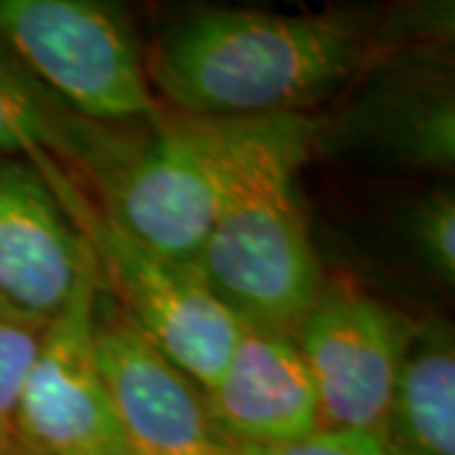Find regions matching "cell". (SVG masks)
I'll return each instance as SVG.
<instances>
[{
    "label": "cell",
    "instance_id": "6da1fadb",
    "mask_svg": "<svg viewBox=\"0 0 455 455\" xmlns=\"http://www.w3.org/2000/svg\"><path fill=\"white\" fill-rule=\"evenodd\" d=\"M379 18L370 8H203L157 33L147 79L164 104L200 119L311 114L385 53Z\"/></svg>",
    "mask_w": 455,
    "mask_h": 455
},
{
    "label": "cell",
    "instance_id": "7a4b0ae2",
    "mask_svg": "<svg viewBox=\"0 0 455 455\" xmlns=\"http://www.w3.org/2000/svg\"><path fill=\"white\" fill-rule=\"evenodd\" d=\"M319 114L245 124L228 164L197 276L241 324L291 334L324 286L299 197Z\"/></svg>",
    "mask_w": 455,
    "mask_h": 455
},
{
    "label": "cell",
    "instance_id": "3957f363",
    "mask_svg": "<svg viewBox=\"0 0 455 455\" xmlns=\"http://www.w3.org/2000/svg\"><path fill=\"white\" fill-rule=\"evenodd\" d=\"M245 124L178 112L127 127L76 119L61 167L116 226L196 268Z\"/></svg>",
    "mask_w": 455,
    "mask_h": 455
},
{
    "label": "cell",
    "instance_id": "277c9868",
    "mask_svg": "<svg viewBox=\"0 0 455 455\" xmlns=\"http://www.w3.org/2000/svg\"><path fill=\"white\" fill-rule=\"evenodd\" d=\"M61 208L84 235L104 293L203 392L228 367L241 322L205 286L193 266L167 259L116 226L51 155H31Z\"/></svg>",
    "mask_w": 455,
    "mask_h": 455
},
{
    "label": "cell",
    "instance_id": "5b68a950",
    "mask_svg": "<svg viewBox=\"0 0 455 455\" xmlns=\"http://www.w3.org/2000/svg\"><path fill=\"white\" fill-rule=\"evenodd\" d=\"M0 49L64 109L104 127L164 116L124 13L97 0H0Z\"/></svg>",
    "mask_w": 455,
    "mask_h": 455
},
{
    "label": "cell",
    "instance_id": "8992f818",
    "mask_svg": "<svg viewBox=\"0 0 455 455\" xmlns=\"http://www.w3.org/2000/svg\"><path fill=\"white\" fill-rule=\"evenodd\" d=\"M334 114H319L314 155L400 175H451L455 84L451 51L407 49L377 59Z\"/></svg>",
    "mask_w": 455,
    "mask_h": 455
},
{
    "label": "cell",
    "instance_id": "52a82bcc",
    "mask_svg": "<svg viewBox=\"0 0 455 455\" xmlns=\"http://www.w3.org/2000/svg\"><path fill=\"white\" fill-rule=\"evenodd\" d=\"M415 324L374 293L324 281L291 329L316 390L322 430H352L379 440Z\"/></svg>",
    "mask_w": 455,
    "mask_h": 455
},
{
    "label": "cell",
    "instance_id": "ba28073f",
    "mask_svg": "<svg viewBox=\"0 0 455 455\" xmlns=\"http://www.w3.org/2000/svg\"><path fill=\"white\" fill-rule=\"evenodd\" d=\"M99 291L92 256L64 309L41 329L18 410V438L26 453L132 455L94 359Z\"/></svg>",
    "mask_w": 455,
    "mask_h": 455
},
{
    "label": "cell",
    "instance_id": "9c48e42d",
    "mask_svg": "<svg viewBox=\"0 0 455 455\" xmlns=\"http://www.w3.org/2000/svg\"><path fill=\"white\" fill-rule=\"evenodd\" d=\"M94 359L132 455H230L203 387L99 291Z\"/></svg>",
    "mask_w": 455,
    "mask_h": 455
},
{
    "label": "cell",
    "instance_id": "30bf717a",
    "mask_svg": "<svg viewBox=\"0 0 455 455\" xmlns=\"http://www.w3.org/2000/svg\"><path fill=\"white\" fill-rule=\"evenodd\" d=\"M92 251L31 157L0 155V296L38 324L64 309Z\"/></svg>",
    "mask_w": 455,
    "mask_h": 455
},
{
    "label": "cell",
    "instance_id": "8fae6325",
    "mask_svg": "<svg viewBox=\"0 0 455 455\" xmlns=\"http://www.w3.org/2000/svg\"><path fill=\"white\" fill-rule=\"evenodd\" d=\"M205 400L230 448L289 445L322 430L311 374L283 331L241 324L226 372Z\"/></svg>",
    "mask_w": 455,
    "mask_h": 455
},
{
    "label": "cell",
    "instance_id": "7c38bea8",
    "mask_svg": "<svg viewBox=\"0 0 455 455\" xmlns=\"http://www.w3.org/2000/svg\"><path fill=\"white\" fill-rule=\"evenodd\" d=\"M379 443L387 455H455V334L445 319L415 324Z\"/></svg>",
    "mask_w": 455,
    "mask_h": 455
},
{
    "label": "cell",
    "instance_id": "4fadbf2b",
    "mask_svg": "<svg viewBox=\"0 0 455 455\" xmlns=\"http://www.w3.org/2000/svg\"><path fill=\"white\" fill-rule=\"evenodd\" d=\"M76 119L0 49V155L31 157L44 152L64 164Z\"/></svg>",
    "mask_w": 455,
    "mask_h": 455
},
{
    "label": "cell",
    "instance_id": "5bb4252c",
    "mask_svg": "<svg viewBox=\"0 0 455 455\" xmlns=\"http://www.w3.org/2000/svg\"><path fill=\"white\" fill-rule=\"evenodd\" d=\"M405 241L427 276L448 291L455 281V196L440 185L412 203L405 218Z\"/></svg>",
    "mask_w": 455,
    "mask_h": 455
},
{
    "label": "cell",
    "instance_id": "9a60e30c",
    "mask_svg": "<svg viewBox=\"0 0 455 455\" xmlns=\"http://www.w3.org/2000/svg\"><path fill=\"white\" fill-rule=\"evenodd\" d=\"M44 324L0 319V455H18V410Z\"/></svg>",
    "mask_w": 455,
    "mask_h": 455
},
{
    "label": "cell",
    "instance_id": "2e32d148",
    "mask_svg": "<svg viewBox=\"0 0 455 455\" xmlns=\"http://www.w3.org/2000/svg\"><path fill=\"white\" fill-rule=\"evenodd\" d=\"M230 455H387L385 445L374 435L352 430H316L314 435L289 445L271 448H230Z\"/></svg>",
    "mask_w": 455,
    "mask_h": 455
},
{
    "label": "cell",
    "instance_id": "e0dca14e",
    "mask_svg": "<svg viewBox=\"0 0 455 455\" xmlns=\"http://www.w3.org/2000/svg\"><path fill=\"white\" fill-rule=\"evenodd\" d=\"M0 319H28V316H23L20 311H16L3 296H0ZM28 322H33V319H28Z\"/></svg>",
    "mask_w": 455,
    "mask_h": 455
},
{
    "label": "cell",
    "instance_id": "ac0fdd59",
    "mask_svg": "<svg viewBox=\"0 0 455 455\" xmlns=\"http://www.w3.org/2000/svg\"><path fill=\"white\" fill-rule=\"evenodd\" d=\"M18 455H31V453H26V451H20V453H18Z\"/></svg>",
    "mask_w": 455,
    "mask_h": 455
}]
</instances>
